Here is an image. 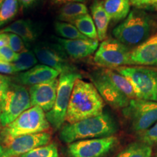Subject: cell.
<instances>
[{
    "instance_id": "obj_1",
    "label": "cell",
    "mask_w": 157,
    "mask_h": 157,
    "mask_svg": "<svg viewBox=\"0 0 157 157\" xmlns=\"http://www.w3.org/2000/svg\"><path fill=\"white\" fill-rule=\"evenodd\" d=\"M104 101L93 83L77 78L74 83L66 121L76 122L101 115L103 113Z\"/></svg>"
},
{
    "instance_id": "obj_2",
    "label": "cell",
    "mask_w": 157,
    "mask_h": 157,
    "mask_svg": "<svg viewBox=\"0 0 157 157\" xmlns=\"http://www.w3.org/2000/svg\"><path fill=\"white\" fill-rule=\"evenodd\" d=\"M117 130V123L113 117L103 112L96 117L63 125L60 138L69 144L78 140L111 136Z\"/></svg>"
},
{
    "instance_id": "obj_3",
    "label": "cell",
    "mask_w": 157,
    "mask_h": 157,
    "mask_svg": "<svg viewBox=\"0 0 157 157\" xmlns=\"http://www.w3.org/2000/svg\"><path fill=\"white\" fill-rule=\"evenodd\" d=\"M154 21L142 10L131 11L127 17L113 30L116 39L126 46H136L150 37Z\"/></svg>"
},
{
    "instance_id": "obj_4",
    "label": "cell",
    "mask_w": 157,
    "mask_h": 157,
    "mask_svg": "<svg viewBox=\"0 0 157 157\" xmlns=\"http://www.w3.org/2000/svg\"><path fill=\"white\" fill-rule=\"evenodd\" d=\"M50 124L46 114L39 106H32L21 113L1 132L4 143L22 135L48 132Z\"/></svg>"
},
{
    "instance_id": "obj_5",
    "label": "cell",
    "mask_w": 157,
    "mask_h": 157,
    "mask_svg": "<svg viewBox=\"0 0 157 157\" xmlns=\"http://www.w3.org/2000/svg\"><path fill=\"white\" fill-rule=\"evenodd\" d=\"M116 70L129 80L137 99L157 102V71L136 66H121Z\"/></svg>"
},
{
    "instance_id": "obj_6",
    "label": "cell",
    "mask_w": 157,
    "mask_h": 157,
    "mask_svg": "<svg viewBox=\"0 0 157 157\" xmlns=\"http://www.w3.org/2000/svg\"><path fill=\"white\" fill-rule=\"evenodd\" d=\"M31 107L29 90L12 82L0 103V125L7 126Z\"/></svg>"
},
{
    "instance_id": "obj_7",
    "label": "cell",
    "mask_w": 157,
    "mask_h": 157,
    "mask_svg": "<svg viewBox=\"0 0 157 157\" xmlns=\"http://www.w3.org/2000/svg\"><path fill=\"white\" fill-rule=\"evenodd\" d=\"M79 78H82L81 74L76 72L60 74L54 106L50 111L46 113L47 119L51 126L56 130L61 128L66 121V113L74 83Z\"/></svg>"
},
{
    "instance_id": "obj_8",
    "label": "cell",
    "mask_w": 157,
    "mask_h": 157,
    "mask_svg": "<svg viewBox=\"0 0 157 157\" xmlns=\"http://www.w3.org/2000/svg\"><path fill=\"white\" fill-rule=\"evenodd\" d=\"M122 112L130 122L133 131L139 135L157 122V102L137 98L130 100Z\"/></svg>"
},
{
    "instance_id": "obj_9",
    "label": "cell",
    "mask_w": 157,
    "mask_h": 157,
    "mask_svg": "<svg viewBox=\"0 0 157 157\" xmlns=\"http://www.w3.org/2000/svg\"><path fill=\"white\" fill-rule=\"evenodd\" d=\"M130 50L116 39L103 40L94 56V62L104 68H117L129 65Z\"/></svg>"
},
{
    "instance_id": "obj_10",
    "label": "cell",
    "mask_w": 157,
    "mask_h": 157,
    "mask_svg": "<svg viewBox=\"0 0 157 157\" xmlns=\"http://www.w3.org/2000/svg\"><path fill=\"white\" fill-rule=\"evenodd\" d=\"M118 143V137L114 135L78 140L69 143L67 152L70 157H103L112 151Z\"/></svg>"
},
{
    "instance_id": "obj_11",
    "label": "cell",
    "mask_w": 157,
    "mask_h": 157,
    "mask_svg": "<svg viewBox=\"0 0 157 157\" xmlns=\"http://www.w3.org/2000/svg\"><path fill=\"white\" fill-rule=\"evenodd\" d=\"M91 80L103 101L111 107L123 109L129 105L130 100L110 81L103 68L93 72L91 74Z\"/></svg>"
},
{
    "instance_id": "obj_12",
    "label": "cell",
    "mask_w": 157,
    "mask_h": 157,
    "mask_svg": "<svg viewBox=\"0 0 157 157\" xmlns=\"http://www.w3.org/2000/svg\"><path fill=\"white\" fill-rule=\"evenodd\" d=\"M51 135L44 132L22 135L5 143L2 157H21L33 149L50 143Z\"/></svg>"
},
{
    "instance_id": "obj_13",
    "label": "cell",
    "mask_w": 157,
    "mask_h": 157,
    "mask_svg": "<svg viewBox=\"0 0 157 157\" xmlns=\"http://www.w3.org/2000/svg\"><path fill=\"white\" fill-rule=\"evenodd\" d=\"M37 60L43 65L58 71L60 74L76 72V68L65 57L58 44L53 46L42 44L34 48Z\"/></svg>"
},
{
    "instance_id": "obj_14",
    "label": "cell",
    "mask_w": 157,
    "mask_h": 157,
    "mask_svg": "<svg viewBox=\"0 0 157 157\" xmlns=\"http://www.w3.org/2000/svg\"><path fill=\"white\" fill-rule=\"evenodd\" d=\"M59 80L58 78L43 83L35 84L29 87L31 105L39 106L44 112H48L54 106Z\"/></svg>"
},
{
    "instance_id": "obj_15",
    "label": "cell",
    "mask_w": 157,
    "mask_h": 157,
    "mask_svg": "<svg viewBox=\"0 0 157 157\" xmlns=\"http://www.w3.org/2000/svg\"><path fill=\"white\" fill-rule=\"evenodd\" d=\"M56 40L63 52L73 60L87 58L98 50V40L93 39H66L56 37Z\"/></svg>"
},
{
    "instance_id": "obj_16",
    "label": "cell",
    "mask_w": 157,
    "mask_h": 157,
    "mask_svg": "<svg viewBox=\"0 0 157 157\" xmlns=\"http://www.w3.org/2000/svg\"><path fill=\"white\" fill-rule=\"evenodd\" d=\"M129 65L157 66V33L130 50Z\"/></svg>"
},
{
    "instance_id": "obj_17",
    "label": "cell",
    "mask_w": 157,
    "mask_h": 157,
    "mask_svg": "<svg viewBox=\"0 0 157 157\" xmlns=\"http://www.w3.org/2000/svg\"><path fill=\"white\" fill-rule=\"evenodd\" d=\"M60 73L54 68L45 65H36L31 69L18 73L13 79L21 85L33 86L56 78Z\"/></svg>"
},
{
    "instance_id": "obj_18",
    "label": "cell",
    "mask_w": 157,
    "mask_h": 157,
    "mask_svg": "<svg viewBox=\"0 0 157 157\" xmlns=\"http://www.w3.org/2000/svg\"><path fill=\"white\" fill-rule=\"evenodd\" d=\"M92 17L95 23L98 37L100 41H103L107 39V33L110 17L104 9L103 2L100 0H95L90 7Z\"/></svg>"
},
{
    "instance_id": "obj_19",
    "label": "cell",
    "mask_w": 157,
    "mask_h": 157,
    "mask_svg": "<svg viewBox=\"0 0 157 157\" xmlns=\"http://www.w3.org/2000/svg\"><path fill=\"white\" fill-rule=\"evenodd\" d=\"M1 33H12L17 35L25 42H31L36 38L34 27L30 21L20 19L0 30Z\"/></svg>"
},
{
    "instance_id": "obj_20",
    "label": "cell",
    "mask_w": 157,
    "mask_h": 157,
    "mask_svg": "<svg viewBox=\"0 0 157 157\" xmlns=\"http://www.w3.org/2000/svg\"><path fill=\"white\" fill-rule=\"evenodd\" d=\"M103 5L110 19L114 22L124 20L130 10L129 0H105Z\"/></svg>"
},
{
    "instance_id": "obj_21",
    "label": "cell",
    "mask_w": 157,
    "mask_h": 157,
    "mask_svg": "<svg viewBox=\"0 0 157 157\" xmlns=\"http://www.w3.org/2000/svg\"><path fill=\"white\" fill-rule=\"evenodd\" d=\"M103 71L110 81L114 84L119 91L126 95L129 100L136 99L135 90L132 84L126 77L121 75L117 71L112 70L111 68H103Z\"/></svg>"
},
{
    "instance_id": "obj_22",
    "label": "cell",
    "mask_w": 157,
    "mask_h": 157,
    "mask_svg": "<svg viewBox=\"0 0 157 157\" xmlns=\"http://www.w3.org/2000/svg\"><path fill=\"white\" fill-rule=\"evenodd\" d=\"M86 14H88V9L84 3H68L62 5L58 13V19L63 22L71 23L74 20Z\"/></svg>"
},
{
    "instance_id": "obj_23",
    "label": "cell",
    "mask_w": 157,
    "mask_h": 157,
    "mask_svg": "<svg viewBox=\"0 0 157 157\" xmlns=\"http://www.w3.org/2000/svg\"><path fill=\"white\" fill-rule=\"evenodd\" d=\"M152 146L142 141H137L128 145L117 157H151Z\"/></svg>"
},
{
    "instance_id": "obj_24",
    "label": "cell",
    "mask_w": 157,
    "mask_h": 157,
    "mask_svg": "<svg viewBox=\"0 0 157 157\" xmlns=\"http://www.w3.org/2000/svg\"><path fill=\"white\" fill-rule=\"evenodd\" d=\"M84 36L93 40H98V33L96 30L95 23L90 15L88 14L84 15L74 20L71 23Z\"/></svg>"
},
{
    "instance_id": "obj_25",
    "label": "cell",
    "mask_w": 157,
    "mask_h": 157,
    "mask_svg": "<svg viewBox=\"0 0 157 157\" xmlns=\"http://www.w3.org/2000/svg\"><path fill=\"white\" fill-rule=\"evenodd\" d=\"M36 55L32 51L25 50L17 55L15 61L13 63L17 73L24 71H28L33 68L37 63Z\"/></svg>"
},
{
    "instance_id": "obj_26",
    "label": "cell",
    "mask_w": 157,
    "mask_h": 157,
    "mask_svg": "<svg viewBox=\"0 0 157 157\" xmlns=\"http://www.w3.org/2000/svg\"><path fill=\"white\" fill-rule=\"evenodd\" d=\"M18 0H5L0 7V27L15 18L18 11Z\"/></svg>"
},
{
    "instance_id": "obj_27",
    "label": "cell",
    "mask_w": 157,
    "mask_h": 157,
    "mask_svg": "<svg viewBox=\"0 0 157 157\" xmlns=\"http://www.w3.org/2000/svg\"><path fill=\"white\" fill-rule=\"evenodd\" d=\"M55 29L57 34L66 39H88L71 23L58 21L55 23Z\"/></svg>"
},
{
    "instance_id": "obj_28",
    "label": "cell",
    "mask_w": 157,
    "mask_h": 157,
    "mask_svg": "<svg viewBox=\"0 0 157 157\" xmlns=\"http://www.w3.org/2000/svg\"><path fill=\"white\" fill-rule=\"evenodd\" d=\"M21 157H58V147L55 143H48L33 149Z\"/></svg>"
},
{
    "instance_id": "obj_29",
    "label": "cell",
    "mask_w": 157,
    "mask_h": 157,
    "mask_svg": "<svg viewBox=\"0 0 157 157\" xmlns=\"http://www.w3.org/2000/svg\"><path fill=\"white\" fill-rule=\"evenodd\" d=\"M139 140L157 146V122L146 131L139 134Z\"/></svg>"
},
{
    "instance_id": "obj_30",
    "label": "cell",
    "mask_w": 157,
    "mask_h": 157,
    "mask_svg": "<svg viewBox=\"0 0 157 157\" xmlns=\"http://www.w3.org/2000/svg\"><path fill=\"white\" fill-rule=\"evenodd\" d=\"M8 46L16 53H20L26 50L23 39L12 33H8Z\"/></svg>"
},
{
    "instance_id": "obj_31",
    "label": "cell",
    "mask_w": 157,
    "mask_h": 157,
    "mask_svg": "<svg viewBox=\"0 0 157 157\" xmlns=\"http://www.w3.org/2000/svg\"><path fill=\"white\" fill-rule=\"evenodd\" d=\"M17 55L9 46L0 48V61L13 63L17 58Z\"/></svg>"
},
{
    "instance_id": "obj_32",
    "label": "cell",
    "mask_w": 157,
    "mask_h": 157,
    "mask_svg": "<svg viewBox=\"0 0 157 157\" xmlns=\"http://www.w3.org/2000/svg\"><path fill=\"white\" fill-rule=\"evenodd\" d=\"M11 83L12 78L10 77L0 74V103Z\"/></svg>"
},
{
    "instance_id": "obj_33",
    "label": "cell",
    "mask_w": 157,
    "mask_h": 157,
    "mask_svg": "<svg viewBox=\"0 0 157 157\" xmlns=\"http://www.w3.org/2000/svg\"><path fill=\"white\" fill-rule=\"evenodd\" d=\"M16 73L18 74L13 63L0 61V74H15Z\"/></svg>"
},
{
    "instance_id": "obj_34",
    "label": "cell",
    "mask_w": 157,
    "mask_h": 157,
    "mask_svg": "<svg viewBox=\"0 0 157 157\" xmlns=\"http://www.w3.org/2000/svg\"><path fill=\"white\" fill-rule=\"evenodd\" d=\"M153 0H129L130 5L137 8H142L146 6L151 5Z\"/></svg>"
},
{
    "instance_id": "obj_35",
    "label": "cell",
    "mask_w": 157,
    "mask_h": 157,
    "mask_svg": "<svg viewBox=\"0 0 157 157\" xmlns=\"http://www.w3.org/2000/svg\"><path fill=\"white\" fill-rule=\"evenodd\" d=\"M86 0H51L52 3L56 5H64L68 3L73 2H81L83 3Z\"/></svg>"
},
{
    "instance_id": "obj_36",
    "label": "cell",
    "mask_w": 157,
    "mask_h": 157,
    "mask_svg": "<svg viewBox=\"0 0 157 157\" xmlns=\"http://www.w3.org/2000/svg\"><path fill=\"white\" fill-rule=\"evenodd\" d=\"M8 46V33H0V48Z\"/></svg>"
},
{
    "instance_id": "obj_37",
    "label": "cell",
    "mask_w": 157,
    "mask_h": 157,
    "mask_svg": "<svg viewBox=\"0 0 157 157\" xmlns=\"http://www.w3.org/2000/svg\"><path fill=\"white\" fill-rule=\"evenodd\" d=\"M36 1L37 0H18L19 4L21 7H25V8L32 6L34 3H36Z\"/></svg>"
},
{
    "instance_id": "obj_38",
    "label": "cell",
    "mask_w": 157,
    "mask_h": 157,
    "mask_svg": "<svg viewBox=\"0 0 157 157\" xmlns=\"http://www.w3.org/2000/svg\"><path fill=\"white\" fill-rule=\"evenodd\" d=\"M4 154V148L0 145V157H2Z\"/></svg>"
},
{
    "instance_id": "obj_39",
    "label": "cell",
    "mask_w": 157,
    "mask_h": 157,
    "mask_svg": "<svg viewBox=\"0 0 157 157\" xmlns=\"http://www.w3.org/2000/svg\"><path fill=\"white\" fill-rule=\"evenodd\" d=\"M157 4V0H153L151 4V5H156Z\"/></svg>"
},
{
    "instance_id": "obj_40",
    "label": "cell",
    "mask_w": 157,
    "mask_h": 157,
    "mask_svg": "<svg viewBox=\"0 0 157 157\" xmlns=\"http://www.w3.org/2000/svg\"><path fill=\"white\" fill-rule=\"evenodd\" d=\"M153 7H154V9L156 10L157 11V4H156V5H153Z\"/></svg>"
},
{
    "instance_id": "obj_41",
    "label": "cell",
    "mask_w": 157,
    "mask_h": 157,
    "mask_svg": "<svg viewBox=\"0 0 157 157\" xmlns=\"http://www.w3.org/2000/svg\"><path fill=\"white\" fill-rule=\"evenodd\" d=\"M5 1V0H0V7H1V5H2V4L3 3V2Z\"/></svg>"
},
{
    "instance_id": "obj_42",
    "label": "cell",
    "mask_w": 157,
    "mask_h": 157,
    "mask_svg": "<svg viewBox=\"0 0 157 157\" xmlns=\"http://www.w3.org/2000/svg\"><path fill=\"white\" fill-rule=\"evenodd\" d=\"M155 157H157V154H156V156H155Z\"/></svg>"
},
{
    "instance_id": "obj_43",
    "label": "cell",
    "mask_w": 157,
    "mask_h": 157,
    "mask_svg": "<svg viewBox=\"0 0 157 157\" xmlns=\"http://www.w3.org/2000/svg\"><path fill=\"white\" fill-rule=\"evenodd\" d=\"M0 33H1V31H0Z\"/></svg>"
},
{
    "instance_id": "obj_44",
    "label": "cell",
    "mask_w": 157,
    "mask_h": 157,
    "mask_svg": "<svg viewBox=\"0 0 157 157\" xmlns=\"http://www.w3.org/2000/svg\"><path fill=\"white\" fill-rule=\"evenodd\" d=\"M0 126H1V125H0Z\"/></svg>"
}]
</instances>
